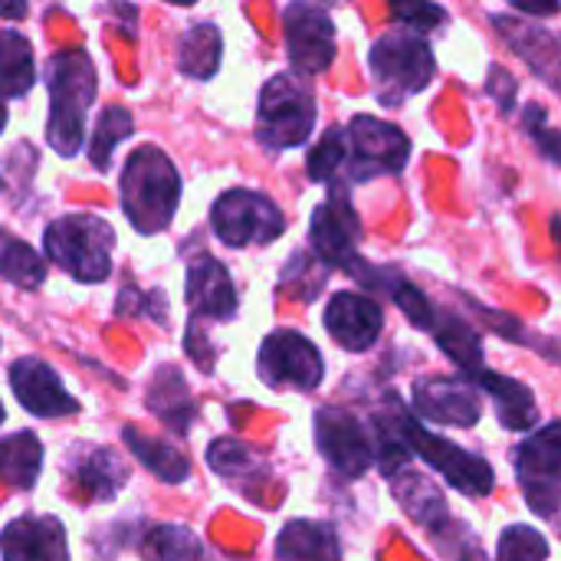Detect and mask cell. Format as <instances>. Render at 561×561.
Segmentation results:
<instances>
[{"label":"cell","instance_id":"obj_41","mask_svg":"<svg viewBox=\"0 0 561 561\" xmlns=\"http://www.w3.org/2000/svg\"><path fill=\"white\" fill-rule=\"evenodd\" d=\"M0 16L3 20H23L26 16V0H0Z\"/></svg>","mask_w":561,"mask_h":561},{"label":"cell","instance_id":"obj_23","mask_svg":"<svg viewBox=\"0 0 561 561\" xmlns=\"http://www.w3.org/2000/svg\"><path fill=\"white\" fill-rule=\"evenodd\" d=\"M394 480H398L394 496H398V500H401V506L411 513V519H414V523H421V526H424V529H431V533H440V529L447 526V519H450L444 493H440L427 477L411 473V470H404V473L398 470V473H394Z\"/></svg>","mask_w":561,"mask_h":561},{"label":"cell","instance_id":"obj_26","mask_svg":"<svg viewBox=\"0 0 561 561\" xmlns=\"http://www.w3.org/2000/svg\"><path fill=\"white\" fill-rule=\"evenodd\" d=\"M36 82L30 39L16 30H0V95H26Z\"/></svg>","mask_w":561,"mask_h":561},{"label":"cell","instance_id":"obj_15","mask_svg":"<svg viewBox=\"0 0 561 561\" xmlns=\"http://www.w3.org/2000/svg\"><path fill=\"white\" fill-rule=\"evenodd\" d=\"M325 329L342 348L365 352L378 342L385 316L381 306L362 293H335L325 306Z\"/></svg>","mask_w":561,"mask_h":561},{"label":"cell","instance_id":"obj_8","mask_svg":"<svg viewBox=\"0 0 561 561\" xmlns=\"http://www.w3.org/2000/svg\"><path fill=\"white\" fill-rule=\"evenodd\" d=\"M210 224H214V233H217L227 247L273 243V240L283 237V230H286L283 210H279L270 197H263V194H256V191H243V187L224 191V194L214 201Z\"/></svg>","mask_w":561,"mask_h":561},{"label":"cell","instance_id":"obj_28","mask_svg":"<svg viewBox=\"0 0 561 561\" xmlns=\"http://www.w3.org/2000/svg\"><path fill=\"white\" fill-rule=\"evenodd\" d=\"M220 33L210 23H197L181 39L178 69L191 79H210L220 66Z\"/></svg>","mask_w":561,"mask_h":561},{"label":"cell","instance_id":"obj_36","mask_svg":"<svg viewBox=\"0 0 561 561\" xmlns=\"http://www.w3.org/2000/svg\"><path fill=\"white\" fill-rule=\"evenodd\" d=\"M391 13L398 23L417 33H431L447 20L444 7H437L434 0H391Z\"/></svg>","mask_w":561,"mask_h":561},{"label":"cell","instance_id":"obj_16","mask_svg":"<svg viewBox=\"0 0 561 561\" xmlns=\"http://www.w3.org/2000/svg\"><path fill=\"white\" fill-rule=\"evenodd\" d=\"M414 408L421 417L447 427H473L480 421V401L463 378H424L414 385Z\"/></svg>","mask_w":561,"mask_h":561},{"label":"cell","instance_id":"obj_20","mask_svg":"<svg viewBox=\"0 0 561 561\" xmlns=\"http://www.w3.org/2000/svg\"><path fill=\"white\" fill-rule=\"evenodd\" d=\"M470 381H477V388H483L493 404H496V414L503 421V427L510 431H533L536 421H539V408H536V398L533 391L523 385V381H513V378H503L496 371H473Z\"/></svg>","mask_w":561,"mask_h":561},{"label":"cell","instance_id":"obj_10","mask_svg":"<svg viewBox=\"0 0 561 561\" xmlns=\"http://www.w3.org/2000/svg\"><path fill=\"white\" fill-rule=\"evenodd\" d=\"M325 375L319 348L299 332H273L260 348V378L270 388H296L312 391Z\"/></svg>","mask_w":561,"mask_h":561},{"label":"cell","instance_id":"obj_34","mask_svg":"<svg viewBox=\"0 0 561 561\" xmlns=\"http://www.w3.org/2000/svg\"><path fill=\"white\" fill-rule=\"evenodd\" d=\"M345 164V128H329L325 138L309 154V178L312 181H335Z\"/></svg>","mask_w":561,"mask_h":561},{"label":"cell","instance_id":"obj_11","mask_svg":"<svg viewBox=\"0 0 561 561\" xmlns=\"http://www.w3.org/2000/svg\"><path fill=\"white\" fill-rule=\"evenodd\" d=\"M286 49L302 76H319L335 59V26L325 7L312 0H293L286 7Z\"/></svg>","mask_w":561,"mask_h":561},{"label":"cell","instance_id":"obj_22","mask_svg":"<svg viewBox=\"0 0 561 561\" xmlns=\"http://www.w3.org/2000/svg\"><path fill=\"white\" fill-rule=\"evenodd\" d=\"M500 26V33L516 46V53L546 76V82L556 85V76H559V43L549 30L542 26H526L513 16H496L493 20Z\"/></svg>","mask_w":561,"mask_h":561},{"label":"cell","instance_id":"obj_13","mask_svg":"<svg viewBox=\"0 0 561 561\" xmlns=\"http://www.w3.org/2000/svg\"><path fill=\"white\" fill-rule=\"evenodd\" d=\"M309 233H312V250L329 266H348V260L358 256L355 243H358L362 224H358V214H355L352 201L345 197V191L335 187L332 197L316 207Z\"/></svg>","mask_w":561,"mask_h":561},{"label":"cell","instance_id":"obj_32","mask_svg":"<svg viewBox=\"0 0 561 561\" xmlns=\"http://www.w3.org/2000/svg\"><path fill=\"white\" fill-rule=\"evenodd\" d=\"M207 460H210V470L227 477V480H250L263 467V460H260V454L253 447H247L240 440H230V437L214 440L210 450H207Z\"/></svg>","mask_w":561,"mask_h":561},{"label":"cell","instance_id":"obj_38","mask_svg":"<svg viewBox=\"0 0 561 561\" xmlns=\"http://www.w3.org/2000/svg\"><path fill=\"white\" fill-rule=\"evenodd\" d=\"M526 125L533 128V138L542 145L546 158H549V161H559V135H556V128H552V125H546V112H542L539 105H529V112H526Z\"/></svg>","mask_w":561,"mask_h":561},{"label":"cell","instance_id":"obj_5","mask_svg":"<svg viewBox=\"0 0 561 561\" xmlns=\"http://www.w3.org/2000/svg\"><path fill=\"white\" fill-rule=\"evenodd\" d=\"M316 128V99L299 76H276L263 85L256 112V138L273 148H299Z\"/></svg>","mask_w":561,"mask_h":561},{"label":"cell","instance_id":"obj_12","mask_svg":"<svg viewBox=\"0 0 561 561\" xmlns=\"http://www.w3.org/2000/svg\"><path fill=\"white\" fill-rule=\"evenodd\" d=\"M316 444L325 460L345 477H362L375 467L371 437L365 434L362 421L342 408H322L316 414Z\"/></svg>","mask_w":561,"mask_h":561},{"label":"cell","instance_id":"obj_43","mask_svg":"<svg viewBox=\"0 0 561 561\" xmlns=\"http://www.w3.org/2000/svg\"><path fill=\"white\" fill-rule=\"evenodd\" d=\"M168 3H194V0H168Z\"/></svg>","mask_w":561,"mask_h":561},{"label":"cell","instance_id":"obj_19","mask_svg":"<svg viewBox=\"0 0 561 561\" xmlns=\"http://www.w3.org/2000/svg\"><path fill=\"white\" fill-rule=\"evenodd\" d=\"M187 302H191L194 316L224 319V322L233 319L237 316V289H233L227 266H220L214 256H201L187 270Z\"/></svg>","mask_w":561,"mask_h":561},{"label":"cell","instance_id":"obj_45","mask_svg":"<svg viewBox=\"0 0 561 561\" xmlns=\"http://www.w3.org/2000/svg\"><path fill=\"white\" fill-rule=\"evenodd\" d=\"M463 561H477V559H463Z\"/></svg>","mask_w":561,"mask_h":561},{"label":"cell","instance_id":"obj_40","mask_svg":"<svg viewBox=\"0 0 561 561\" xmlns=\"http://www.w3.org/2000/svg\"><path fill=\"white\" fill-rule=\"evenodd\" d=\"M516 7H523V10H529L536 16H549V13L559 10V0H516Z\"/></svg>","mask_w":561,"mask_h":561},{"label":"cell","instance_id":"obj_42","mask_svg":"<svg viewBox=\"0 0 561 561\" xmlns=\"http://www.w3.org/2000/svg\"><path fill=\"white\" fill-rule=\"evenodd\" d=\"M3 122H7V108H3V102H0V131H3Z\"/></svg>","mask_w":561,"mask_h":561},{"label":"cell","instance_id":"obj_44","mask_svg":"<svg viewBox=\"0 0 561 561\" xmlns=\"http://www.w3.org/2000/svg\"><path fill=\"white\" fill-rule=\"evenodd\" d=\"M0 424H3V408H0Z\"/></svg>","mask_w":561,"mask_h":561},{"label":"cell","instance_id":"obj_6","mask_svg":"<svg viewBox=\"0 0 561 561\" xmlns=\"http://www.w3.org/2000/svg\"><path fill=\"white\" fill-rule=\"evenodd\" d=\"M411 154V138L381 118L358 115L345 128V171L352 181H371L378 174L404 171Z\"/></svg>","mask_w":561,"mask_h":561},{"label":"cell","instance_id":"obj_18","mask_svg":"<svg viewBox=\"0 0 561 561\" xmlns=\"http://www.w3.org/2000/svg\"><path fill=\"white\" fill-rule=\"evenodd\" d=\"M69 477L76 480V486L92 503H105V500H112L125 486L128 470H125V463L108 447L79 444L69 454Z\"/></svg>","mask_w":561,"mask_h":561},{"label":"cell","instance_id":"obj_37","mask_svg":"<svg viewBox=\"0 0 561 561\" xmlns=\"http://www.w3.org/2000/svg\"><path fill=\"white\" fill-rule=\"evenodd\" d=\"M391 296H394V302L401 306V312L417 325V329H434V322H437V316H434V306L424 299V293L421 289H414L411 283H398L394 289H391Z\"/></svg>","mask_w":561,"mask_h":561},{"label":"cell","instance_id":"obj_4","mask_svg":"<svg viewBox=\"0 0 561 561\" xmlns=\"http://www.w3.org/2000/svg\"><path fill=\"white\" fill-rule=\"evenodd\" d=\"M375 92L385 105H401L408 95L431 85L437 62L431 46L411 30H391L371 46Z\"/></svg>","mask_w":561,"mask_h":561},{"label":"cell","instance_id":"obj_17","mask_svg":"<svg viewBox=\"0 0 561 561\" xmlns=\"http://www.w3.org/2000/svg\"><path fill=\"white\" fill-rule=\"evenodd\" d=\"M3 561H69L66 529L53 516H20L0 536Z\"/></svg>","mask_w":561,"mask_h":561},{"label":"cell","instance_id":"obj_24","mask_svg":"<svg viewBox=\"0 0 561 561\" xmlns=\"http://www.w3.org/2000/svg\"><path fill=\"white\" fill-rule=\"evenodd\" d=\"M43 467V444L30 434H10L0 440V477L13 490H30Z\"/></svg>","mask_w":561,"mask_h":561},{"label":"cell","instance_id":"obj_39","mask_svg":"<svg viewBox=\"0 0 561 561\" xmlns=\"http://www.w3.org/2000/svg\"><path fill=\"white\" fill-rule=\"evenodd\" d=\"M490 92L500 99L503 112H510V108L516 105V82H513V76H506L500 66L490 69Z\"/></svg>","mask_w":561,"mask_h":561},{"label":"cell","instance_id":"obj_14","mask_svg":"<svg viewBox=\"0 0 561 561\" xmlns=\"http://www.w3.org/2000/svg\"><path fill=\"white\" fill-rule=\"evenodd\" d=\"M10 385H13L16 401L36 417H62V414L79 411V401L62 388L59 375L39 358L13 362L10 365Z\"/></svg>","mask_w":561,"mask_h":561},{"label":"cell","instance_id":"obj_2","mask_svg":"<svg viewBox=\"0 0 561 561\" xmlns=\"http://www.w3.org/2000/svg\"><path fill=\"white\" fill-rule=\"evenodd\" d=\"M49 148L62 158L79 154L85 141V112L95 99V66L82 49L49 59Z\"/></svg>","mask_w":561,"mask_h":561},{"label":"cell","instance_id":"obj_21","mask_svg":"<svg viewBox=\"0 0 561 561\" xmlns=\"http://www.w3.org/2000/svg\"><path fill=\"white\" fill-rule=\"evenodd\" d=\"M276 559L279 561H339L342 546L332 526L296 519L289 523L276 539Z\"/></svg>","mask_w":561,"mask_h":561},{"label":"cell","instance_id":"obj_30","mask_svg":"<svg viewBox=\"0 0 561 561\" xmlns=\"http://www.w3.org/2000/svg\"><path fill=\"white\" fill-rule=\"evenodd\" d=\"M131 131H135L131 112L122 108V105H108V108L99 115L95 131H92V138H89V158H92V164H95L99 171H108L115 145L125 141Z\"/></svg>","mask_w":561,"mask_h":561},{"label":"cell","instance_id":"obj_7","mask_svg":"<svg viewBox=\"0 0 561 561\" xmlns=\"http://www.w3.org/2000/svg\"><path fill=\"white\" fill-rule=\"evenodd\" d=\"M398 431H401L408 450L421 454L460 493H467V496H486L493 490V483H496L493 480V470L477 454H470V450H463V447H457V444H450V440H444L437 434H427L417 424V417H411L404 411L398 414Z\"/></svg>","mask_w":561,"mask_h":561},{"label":"cell","instance_id":"obj_27","mask_svg":"<svg viewBox=\"0 0 561 561\" xmlns=\"http://www.w3.org/2000/svg\"><path fill=\"white\" fill-rule=\"evenodd\" d=\"M122 440L128 444V450H131L158 480H164V483H184V480H187L191 467H187V460L181 457V450H174L168 440L145 437V434H138L135 427H125V431H122Z\"/></svg>","mask_w":561,"mask_h":561},{"label":"cell","instance_id":"obj_35","mask_svg":"<svg viewBox=\"0 0 561 561\" xmlns=\"http://www.w3.org/2000/svg\"><path fill=\"white\" fill-rule=\"evenodd\" d=\"M496 561H549V542L529 526H513L500 539Z\"/></svg>","mask_w":561,"mask_h":561},{"label":"cell","instance_id":"obj_33","mask_svg":"<svg viewBox=\"0 0 561 561\" xmlns=\"http://www.w3.org/2000/svg\"><path fill=\"white\" fill-rule=\"evenodd\" d=\"M145 552L154 561H197L201 542L184 526H154L145 536Z\"/></svg>","mask_w":561,"mask_h":561},{"label":"cell","instance_id":"obj_3","mask_svg":"<svg viewBox=\"0 0 561 561\" xmlns=\"http://www.w3.org/2000/svg\"><path fill=\"white\" fill-rule=\"evenodd\" d=\"M46 256L79 283H102L112 273L115 233L95 214H66L46 227Z\"/></svg>","mask_w":561,"mask_h":561},{"label":"cell","instance_id":"obj_25","mask_svg":"<svg viewBox=\"0 0 561 561\" xmlns=\"http://www.w3.org/2000/svg\"><path fill=\"white\" fill-rule=\"evenodd\" d=\"M148 404L178 434H184L187 424H191V417H194V401H191L187 385H184V378H181L178 368H161L154 375V385L148 391Z\"/></svg>","mask_w":561,"mask_h":561},{"label":"cell","instance_id":"obj_31","mask_svg":"<svg viewBox=\"0 0 561 561\" xmlns=\"http://www.w3.org/2000/svg\"><path fill=\"white\" fill-rule=\"evenodd\" d=\"M434 332H437V345L457 362V368H463L467 375L480 371L483 368V348H480V339L477 332L463 322V319H440L434 322Z\"/></svg>","mask_w":561,"mask_h":561},{"label":"cell","instance_id":"obj_29","mask_svg":"<svg viewBox=\"0 0 561 561\" xmlns=\"http://www.w3.org/2000/svg\"><path fill=\"white\" fill-rule=\"evenodd\" d=\"M0 276L20 289H36L46 279V263L30 243L0 230Z\"/></svg>","mask_w":561,"mask_h":561},{"label":"cell","instance_id":"obj_9","mask_svg":"<svg viewBox=\"0 0 561 561\" xmlns=\"http://www.w3.org/2000/svg\"><path fill=\"white\" fill-rule=\"evenodd\" d=\"M516 477L526 493V503L542 519H556L561 496V431L546 424L516 450Z\"/></svg>","mask_w":561,"mask_h":561},{"label":"cell","instance_id":"obj_1","mask_svg":"<svg viewBox=\"0 0 561 561\" xmlns=\"http://www.w3.org/2000/svg\"><path fill=\"white\" fill-rule=\"evenodd\" d=\"M178 201H181V178L174 161L154 145L135 148L122 171V210L131 220V227L145 237L168 230Z\"/></svg>","mask_w":561,"mask_h":561}]
</instances>
